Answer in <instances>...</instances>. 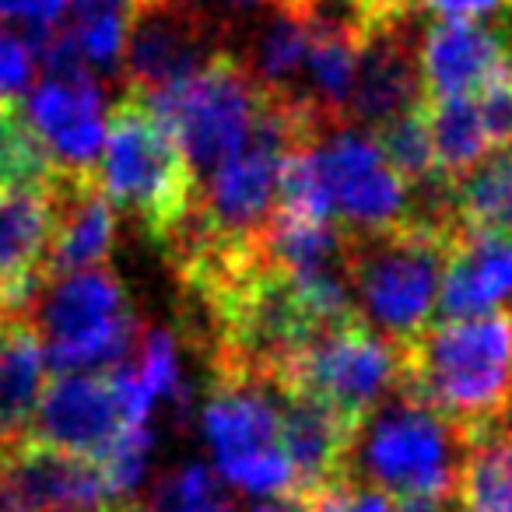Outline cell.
I'll use <instances>...</instances> for the list:
<instances>
[{"mask_svg": "<svg viewBox=\"0 0 512 512\" xmlns=\"http://www.w3.org/2000/svg\"><path fill=\"white\" fill-rule=\"evenodd\" d=\"M400 397L442 418L463 442L512 414V302L432 320L397 344Z\"/></svg>", "mask_w": 512, "mask_h": 512, "instance_id": "obj_1", "label": "cell"}, {"mask_svg": "<svg viewBox=\"0 0 512 512\" xmlns=\"http://www.w3.org/2000/svg\"><path fill=\"white\" fill-rule=\"evenodd\" d=\"M99 179L116 211L130 214L162 249L183 232L197 197V172L183 144L162 113L127 88L106 116Z\"/></svg>", "mask_w": 512, "mask_h": 512, "instance_id": "obj_2", "label": "cell"}, {"mask_svg": "<svg viewBox=\"0 0 512 512\" xmlns=\"http://www.w3.org/2000/svg\"><path fill=\"white\" fill-rule=\"evenodd\" d=\"M53 372H113L137 351L144 323L106 264L53 278L29 306Z\"/></svg>", "mask_w": 512, "mask_h": 512, "instance_id": "obj_3", "label": "cell"}, {"mask_svg": "<svg viewBox=\"0 0 512 512\" xmlns=\"http://www.w3.org/2000/svg\"><path fill=\"white\" fill-rule=\"evenodd\" d=\"M271 85L256 78L246 57L221 46L190 78L176 81L162 95L148 99L172 127L190 158L197 183L235 155L253 134Z\"/></svg>", "mask_w": 512, "mask_h": 512, "instance_id": "obj_4", "label": "cell"}, {"mask_svg": "<svg viewBox=\"0 0 512 512\" xmlns=\"http://www.w3.org/2000/svg\"><path fill=\"white\" fill-rule=\"evenodd\" d=\"M463 439L397 390L369 414L355 449V474L386 495L456 498Z\"/></svg>", "mask_w": 512, "mask_h": 512, "instance_id": "obj_5", "label": "cell"}, {"mask_svg": "<svg viewBox=\"0 0 512 512\" xmlns=\"http://www.w3.org/2000/svg\"><path fill=\"white\" fill-rule=\"evenodd\" d=\"M393 383L397 348L372 330L358 309L323 330L278 376V390L313 393L358 428L390 397Z\"/></svg>", "mask_w": 512, "mask_h": 512, "instance_id": "obj_6", "label": "cell"}, {"mask_svg": "<svg viewBox=\"0 0 512 512\" xmlns=\"http://www.w3.org/2000/svg\"><path fill=\"white\" fill-rule=\"evenodd\" d=\"M218 22L193 0H127L123 4L120 74L127 92L155 99L190 78L221 50Z\"/></svg>", "mask_w": 512, "mask_h": 512, "instance_id": "obj_7", "label": "cell"}, {"mask_svg": "<svg viewBox=\"0 0 512 512\" xmlns=\"http://www.w3.org/2000/svg\"><path fill=\"white\" fill-rule=\"evenodd\" d=\"M207 435L228 481L264 495H288L292 470L278 439V390L249 379H214Z\"/></svg>", "mask_w": 512, "mask_h": 512, "instance_id": "obj_8", "label": "cell"}, {"mask_svg": "<svg viewBox=\"0 0 512 512\" xmlns=\"http://www.w3.org/2000/svg\"><path fill=\"white\" fill-rule=\"evenodd\" d=\"M316 162H320L330 218L341 232L390 228L418 207V190L397 176L365 127L344 123L330 130L316 144Z\"/></svg>", "mask_w": 512, "mask_h": 512, "instance_id": "obj_9", "label": "cell"}, {"mask_svg": "<svg viewBox=\"0 0 512 512\" xmlns=\"http://www.w3.org/2000/svg\"><path fill=\"white\" fill-rule=\"evenodd\" d=\"M130 428L109 372H53L32 418L29 439L99 463Z\"/></svg>", "mask_w": 512, "mask_h": 512, "instance_id": "obj_10", "label": "cell"}, {"mask_svg": "<svg viewBox=\"0 0 512 512\" xmlns=\"http://www.w3.org/2000/svg\"><path fill=\"white\" fill-rule=\"evenodd\" d=\"M106 498V474L88 456L36 439L0 453V512H95Z\"/></svg>", "mask_w": 512, "mask_h": 512, "instance_id": "obj_11", "label": "cell"}, {"mask_svg": "<svg viewBox=\"0 0 512 512\" xmlns=\"http://www.w3.org/2000/svg\"><path fill=\"white\" fill-rule=\"evenodd\" d=\"M358 435L362 428L351 425L327 400L302 390H278V439L292 470V484L281 502H299L309 491L355 474Z\"/></svg>", "mask_w": 512, "mask_h": 512, "instance_id": "obj_12", "label": "cell"}, {"mask_svg": "<svg viewBox=\"0 0 512 512\" xmlns=\"http://www.w3.org/2000/svg\"><path fill=\"white\" fill-rule=\"evenodd\" d=\"M411 22L386 25L365 39L355 85L344 106V123L376 130L379 123L428 99L421 81V36Z\"/></svg>", "mask_w": 512, "mask_h": 512, "instance_id": "obj_13", "label": "cell"}, {"mask_svg": "<svg viewBox=\"0 0 512 512\" xmlns=\"http://www.w3.org/2000/svg\"><path fill=\"white\" fill-rule=\"evenodd\" d=\"M102 109V88L95 85L92 71L46 74L25 102L39 141L60 169H99L106 141Z\"/></svg>", "mask_w": 512, "mask_h": 512, "instance_id": "obj_14", "label": "cell"}, {"mask_svg": "<svg viewBox=\"0 0 512 512\" xmlns=\"http://www.w3.org/2000/svg\"><path fill=\"white\" fill-rule=\"evenodd\" d=\"M512 64V32L442 18L421 36V81L428 99H467L491 88Z\"/></svg>", "mask_w": 512, "mask_h": 512, "instance_id": "obj_15", "label": "cell"}, {"mask_svg": "<svg viewBox=\"0 0 512 512\" xmlns=\"http://www.w3.org/2000/svg\"><path fill=\"white\" fill-rule=\"evenodd\" d=\"M46 183L53 200L50 281L106 264L116 242V207L102 190L99 169L53 165Z\"/></svg>", "mask_w": 512, "mask_h": 512, "instance_id": "obj_16", "label": "cell"}, {"mask_svg": "<svg viewBox=\"0 0 512 512\" xmlns=\"http://www.w3.org/2000/svg\"><path fill=\"white\" fill-rule=\"evenodd\" d=\"M46 179L0 190V309H29L50 285L53 200Z\"/></svg>", "mask_w": 512, "mask_h": 512, "instance_id": "obj_17", "label": "cell"}, {"mask_svg": "<svg viewBox=\"0 0 512 512\" xmlns=\"http://www.w3.org/2000/svg\"><path fill=\"white\" fill-rule=\"evenodd\" d=\"M53 369L29 309H0V453L29 439Z\"/></svg>", "mask_w": 512, "mask_h": 512, "instance_id": "obj_18", "label": "cell"}, {"mask_svg": "<svg viewBox=\"0 0 512 512\" xmlns=\"http://www.w3.org/2000/svg\"><path fill=\"white\" fill-rule=\"evenodd\" d=\"M505 299H512V239L460 232L435 302L442 320L488 313Z\"/></svg>", "mask_w": 512, "mask_h": 512, "instance_id": "obj_19", "label": "cell"}, {"mask_svg": "<svg viewBox=\"0 0 512 512\" xmlns=\"http://www.w3.org/2000/svg\"><path fill=\"white\" fill-rule=\"evenodd\" d=\"M449 211L463 235L512 239V144L484 155L449 186Z\"/></svg>", "mask_w": 512, "mask_h": 512, "instance_id": "obj_20", "label": "cell"}, {"mask_svg": "<svg viewBox=\"0 0 512 512\" xmlns=\"http://www.w3.org/2000/svg\"><path fill=\"white\" fill-rule=\"evenodd\" d=\"M460 512H512V425H491L463 442L456 470Z\"/></svg>", "mask_w": 512, "mask_h": 512, "instance_id": "obj_21", "label": "cell"}, {"mask_svg": "<svg viewBox=\"0 0 512 512\" xmlns=\"http://www.w3.org/2000/svg\"><path fill=\"white\" fill-rule=\"evenodd\" d=\"M428 134H432V165L442 186H453L484 155H491L477 99H428Z\"/></svg>", "mask_w": 512, "mask_h": 512, "instance_id": "obj_22", "label": "cell"}, {"mask_svg": "<svg viewBox=\"0 0 512 512\" xmlns=\"http://www.w3.org/2000/svg\"><path fill=\"white\" fill-rule=\"evenodd\" d=\"M53 172V158L32 127L18 95H0V190L43 183Z\"/></svg>", "mask_w": 512, "mask_h": 512, "instance_id": "obj_23", "label": "cell"}, {"mask_svg": "<svg viewBox=\"0 0 512 512\" xmlns=\"http://www.w3.org/2000/svg\"><path fill=\"white\" fill-rule=\"evenodd\" d=\"M376 137V148L383 151L386 162L397 169V176L407 186L421 190V186L439 183L432 165V134H428V99L411 106L407 113L393 116V120L379 123L369 130Z\"/></svg>", "mask_w": 512, "mask_h": 512, "instance_id": "obj_24", "label": "cell"}, {"mask_svg": "<svg viewBox=\"0 0 512 512\" xmlns=\"http://www.w3.org/2000/svg\"><path fill=\"white\" fill-rule=\"evenodd\" d=\"M306 53H309V29L299 15L278 11L271 22L264 25L260 39H256L253 53H249V67L256 78L271 88H288L299 92V74L306 71Z\"/></svg>", "mask_w": 512, "mask_h": 512, "instance_id": "obj_25", "label": "cell"}, {"mask_svg": "<svg viewBox=\"0 0 512 512\" xmlns=\"http://www.w3.org/2000/svg\"><path fill=\"white\" fill-rule=\"evenodd\" d=\"M292 505H299V512H390L393 495L362 481L358 474H348L341 481L327 484V488L309 491Z\"/></svg>", "mask_w": 512, "mask_h": 512, "instance_id": "obj_26", "label": "cell"}, {"mask_svg": "<svg viewBox=\"0 0 512 512\" xmlns=\"http://www.w3.org/2000/svg\"><path fill=\"white\" fill-rule=\"evenodd\" d=\"M36 74V50L15 32L0 29V95H15Z\"/></svg>", "mask_w": 512, "mask_h": 512, "instance_id": "obj_27", "label": "cell"}, {"mask_svg": "<svg viewBox=\"0 0 512 512\" xmlns=\"http://www.w3.org/2000/svg\"><path fill=\"white\" fill-rule=\"evenodd\" d=\"M71 0H0V25L25 22L29 32H43L67 15Z\"/></svg>", "mask_w": 512, "mask_h": 512, "instance_id": "obj_28", "label": "cell"}, {"mask_svg": "<svg viewBox=\"0 0 512 512\" xmlns=\"http://www.w3.org/2000/svg\"><path fill=\"white\" fill-rule=\"evenodd\" d=\"M348 4L369 36L379 29H386V25L411 22V18L421 11V0H348Z\"/></svg>", "mask_w": 512, "mask_h": 512, "instance_id": "obj_29", "label": "cell"}, {"mask_svg": "<svg viewBox=\"0 0 512 512\" xmlns=\"http://www.w3.org/2000/svg\"><path fill=\"white\" fill-rule=\"evenodd\" d=\"M512 0H421V11H432L439 18H467V22H481L484 15L495 11H509Z\"/></svg>", "mask_w": 512, "mask_h": 512, "instance_id": "obj_30", "label": "cell"}, {"mask_svg": "<svg viewBox=\"0 0 512 512\" xmlns=\"http://www.w3.org/2000/svg\"><path fill=\"white\" fill-rule=\"evenodd\" d=\"M95 512H151L148 505H141V502H134V498H123V495H116V502H109V505H99Z\"/></svg>", "mask_w": 512, "mask_h": 512, "instance_id": "obj_31", "label": "cell"}, {"mask_svg": "<svg viewBox=\"0 0 512 512\" xmlns=\"http://www.w3.org/2000/svg\"><path fill=\"white\" fill-rule=\"evenodd\" d=\"M256 512H299V505L285 502V505H264V509H256Z\"/></svg>", "mask_w": 512, "mask_h": 512, "instance_id": "obj_32", "label": "cell"}]
</instances>
